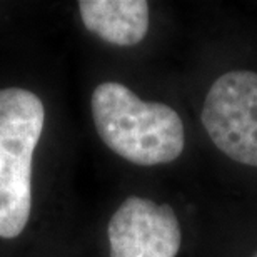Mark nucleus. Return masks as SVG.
I'll use <instances>...</instances> for the list:
<instances>
[{"mask_svg":"<svg viewBox=\"0 0 257 257\" xmlns=\"http://www.w3.org/2000/svg\"><path fill=\"white\" fill-rule=\"evenodd\" d=\"M92 120L112 152L142 167L171 164L186 147V127L172 107L142 100L120 82H102L92 92Z\"/></svg>","mask_w":257,"mask_h":257,"instance_id":"1","label":"nucleus"},{"mask_svg":"<svg viewBox=\"0 0 257 257\" xmlns=\"http://www.w3.org/2000/svg\"><path fill=\"white\" fill-rule=\"evenodd\" d=\"M44 102L22 87L0 89V237L24 232L32 210V162L44 131Z\"/></svg>","mask_w":257,"mask_h":257,"instance_id":"2","label":"nucleus"},{"mask_svg":"<svg viewBox=\"0 0 257 257\" xmlns=\"http://www.w3.org/2000/svg\"><path fill=\"white\" fill-rule=\"evenodd\" d=\"M202 125L220 152L257 167V72L230 70L205 95Z\"/></svg>","mask_w":257,"mask_h":257,"instance_id":"3","label":"nucleus"},{"mask_svg":"<svg viewBox=\"0 0 257 257\" xmlns=\"http://www.w3.org/2000/svg\"><path fill=\"white\" fill-rule=\"evenodd\" d=\"M109 257H176L182 229L169 204L131 195L107 225Z\"/></svg>","mask_w":257,"mask_h":257,"instance_id":"4","label":"nucleus"},{"mask_svg":"<svg viewBox=\"0 0 257 257\" xmlns=\"http://www.w3.org/2000/svg\"><path fill=\"white\" fill-rule=\"evenodd\" d=\"M79 14L90 34L117 47L141 44L149 32L146 0H80Z\"/></svg>","mask_w":257,"mask_h":257,"instance_id":"5","label":"nucleus"},{"mask_svg":"<svg viewBox=\"0 0 257 257\" xmlns=\"http://www.w3.org/2000/svg\"><path fill=\"white\" fill-rule=\"evenodd\" d=\"M254 257H257V254H255V255H254Z\"/></svg>","mask_w":257,"mask_h":257,"instance_id":"6","label":"nucleus"}]
</instances>
